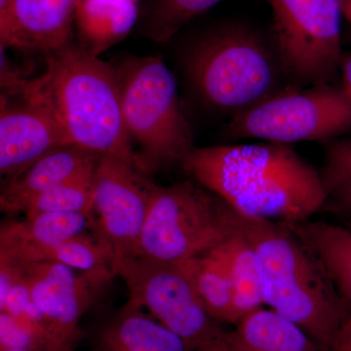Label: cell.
Segmentation results:
<instances>
[{
	"mask_svg": "<svg viewBox=\"0 0 351 351\" xmlns=\"http://www.w3.org/2000/svg\"><path fill=\"white\" fill-rule=\"evenodd\" d=\"M53 262L80 271L115 276L114 254L110 244L97 228L64 241L25 252L7 262L25 263Z\"/></svg>",
	"mask_w": 351,
	"mask_h": 351,
	"instance_id": "ffe728a7",
	"label": "cell"
},
{
	"mask_svg": "<svg viewBox=\"0 0 351 351\" xmlns=\"http://www.w3.org/2000/svg\"><path fill=\"white\" fill-rule=\"evenodd\" d=\"M43 351L32 332L5 313H0V350Z\"/></svg>",
	"mask_w": 351,
	"mask_h": 351,
	"instance_id": "484cf974",
	"label": "cell"
},
{
	"mask_svg": "<svg viewBox=\"0 0 351 351\" xmlns=\"http://www.w3.org/2000/svg\"><path fill=\"white\" fill-rule=\"evenodd\" d=\"M348 213H350V216H351V208H350V209H348Z\"/></svg>",
	"mask_w": 351,
	"mask_h": 351,
	"instance_id": "e575fe53",
	"label": "cell"
},
{
	"mask_svg": "<svg viewBox=\"0 0 351 351\" xmlns=\"http://www.w3.org/2000/svg\"><path fill=\"white\" fill-rule=\"evenodd\" d=\"M239 219L196 181L157 186L135 257L177 263L197 257L234 234Z\"/></svg>",
	"mask_w": 351,
	"mask_h": 351,
	"instance_id": "8992f818",
	"label": "cell"
},
{
	"mask_svg": "<svg viewBox=\"0 0 351 351\" xmlns=\"http://www.w3.org/2000/svg\"><path fill=\"white\" fill-rule=\"evenodd\" d=\"M0 351H31V350H8V348H1Z\"/></svg>",
	"mask_w": 351,
	"mask_h": 351,
	"instance_id": "d6a6232c",
	"label": "cell"
},
{
	"mask_svg": "<svg viewBox=\"0 0 351 351\" xmlns=\"http://www.w3.org/2000/svg\"><path fill=\"white\" fill-rule=\"evenodd\" d=\"M225 132L286 145L331 142L351 132V96L335 85L289 88L230 119Z\"/></svg>",
	"mask_w": 351,
	"mask_h": 351,
	"instance_id": "ba28073f",
	"label": "cell"
},
{
	"mask_svg": "<svg viewBox=\"0 0 351 351\" xmlns=\"http://www.w3.org/2000/svg\"><path fill=\"white\" fill-rule=\"evenodd\" d=\"M330 351H351V306Z\"/></svg>",
	"mask_w": 351,
	"mask_h": 351,
	"instance_id": "f546056e",
	"label": "cell"
},
{
	"mask_svg": "<svg viewBox=\"0 0 351 351\" xmlns=\"http://www.w3.org/2000/svg\"><path fill=\"white\" fill-rule=\"evenodd\" d=\"M32 301L29 288L18 278L9 292L5 301L0 304V313H5L13 317L21 315Z\"/></svg>",
	"mask_w": 351,
	"mask_h": 351,
	"instance_id": "83f0119b",
	"label": "cell"
},
{
	"mask_svg": "<svg viewBox=\"0 0 351 351\" xmlns=\"http://www.w3.org/2000/svg\"><path fill=\"white\" fill-rule=\"evenodd\" d=\"M193 351H243L235 345L228 336V332L221 331L212 338L203 341L201 345L196 346Z\"/></svg>",
	"mask_w": 351,
	"mask_h": 351,
	"instance_id": "f1b7e54d",
	"label": "cell"
},
{
	"mask_svg": "<svg viewBox=\"0 0 351 351\" xmlns=\"http://www.w3.org/2000/svg\"><path fill=\"white\" fill-rule=\"evenodd\" d=\"M156 186L125 159L100 156L97 161L93 215L114 254L115 276L120 263L137 255Z\"/></svg>",
	"mask_w": 351,
	"mask_h": 351,
	"instance_id": "30bf717a",
	"label": "cell"
},
{
	"mask_svg": "<svg viewBox=\"0 0 351 351\" xmlns=\"http://www.w3.org/2000/svg\"><path fill=\"white\" fill-rule=\"evenodd\" d=\"M95 228L94 215L77 213H43L22 221H6L0 228V262L77 237Z\"/></svg>",
	"mask_w": 351,
	"mask_h": 351,
	"instance_id": "2e32d148",
	"label": "cell"
},
{
	"mask_svg": "<svg viewBox=\"0 0 351 351\" xmlns=\"http://www.w3.org/2000/svg\"><path fill=\"white\" fill-rule=\"evenodd\" d=\"M234 299L235 324L263 307V278L260 258L250 240L240 230L223 244Z\"/></svg>",
	"mask_w": 351,
	"mask_h": 351,
	"instance_id": "7402d4cb",
	"label": "cell"
},
{
	"mask_svg": "<svg viewBox=\"0 0 351 351\" xmlns=\"http://www.w3.org/2000/svg\"><path fill=\"white\" fill-rule=\"evenodd\" d=\"M223 244L181 263L207 313L221 324L234 325L232 283Z\"/></svg>",
	"mask_w": 351,
	"mask_h": 351,
	"instance_id": "d6986e66",
	"label": "cell"
},
{
	"mask_svg": "<svg viewBox=\"0 0 351 351\" xmlns=\"http://www.w3.org/2000/svg\"><path fill=\"white\" fill-rule=\"evenodd\" d=\"M134 1H136V2H137V1H138V0H134Z\"/></svg>",
	"mask_w": 351,
	"mask_h": 351,
	"instance_id": "d590c367",
	"label": "cell"
},
{
	"mask_svg": "<svg viewBox=\"0 0 351 351\" xmlns=\"http://www.w3.org/2000/svg\"><path fill=\"white\" fill-rule=\"evenodd\" d=\"M93 351H193L142 307L133 302L103 325L95 339Z\"/></svg>",
	"mask_w": 351,
	"mask_h": 351,
	"instance_id": "9a60e30c",
	"label": "cell"
},
{
	"mask_svg": "<svg viewBox=\"0 0 351 351\" xmlns=\"http://www.w3.org/2000/svg\"><path fill=\"white\" fill-rule=\"evenodd\" d=\"M179 63L196 98L230 120L289 89L274 38L239 21L196 32Z\"/></svg>",
	"mask_w": 351,
	"mask_h": 351,
	"instance_id": "3957f363",
	"label": "cell"
},
{
	"mask_svg": "<svg viewBox=\"0 0 351 351\" xmlns=\"http://www.w3.org/2000/svg\"><path fill=\"white\" fill-rule=\"evenodd\" d=\"M343 8V17L351 23V0H341Z\"/></svg>",
	"mask_w": 351,
	"mask_h": 351,
	"instance_id": "1f68e13d",
	"label": "cell"
},
{
	"mask_svg": "<svg viewBox=\"0 0 351 351\" xmlns=\"http://www.w3.org/2000/svg\"><path fill=\"white\" fill-rule=\"evenodd\" d=\"M328 199L346 211L351 208V140H332L325 149L320 171Z\"/></svg>",
	"mask_w": 351,
	"mask_h": 351,
	"instance_id": "d4e9b609",
	"label": "cell"
},
{
	"mask_svg": "<svg viewBox=\"0 0 351 351\" xmlns=\"http://www.w3.org/2000/svg\"><path fill=\"white\" fill-rule=\"evenodd\" d=\"M114 69L127 133L140 147L138 170L182 165L196 147L170 69L158 56L129 57Z\"/></svg>",
	"mask_w": 351,
	"mask_h": 351,
	"instance_id": "5b68a950",
	"label": "cell"
},
{
	"mask_svg": "<svg viewBox=\"0 0 351 351\" xmlns=\"http://www.w3.org/2000/svg\"><path fill=\"white\" fill-rule=\"evenodd\" d=\"M288 88L334 85L341 55V0H270Z\"/></svg>",
	"mask_w": 351,
	"mask_h": 351,
	"instance_id": "52a82bcc",
	"label": "cell"
},
{
	"mask_svg": "<svg viewBox=\"0 0 351 351\" xmlns=\"http://www.w3.org/2000/svg\"><path fill=\"white\" fill-rule=\"evenodd\" d=\"M99 157L100 154L75 145L54 149L24 172L8 179L2 186L0 209L9 215L24 213L32 200L93 167Z\"/></svg>",
	"mask_w": 351,
	"mask_h": 351,
	"instance_id": "5bb4252c",
	"label": "cell"
},
{
	"mask_svg": "<svg viewBox=\"0 0 351 351\" xmlns=\"http://www.w3.org/2000/svg\"><path fill=\"white\" fill-rule=\"evenodd\" d=\"M289 226L319 258L339 294L351 306L350 228L309 219Z\"/></svg>",
	"mask_w": 351,
	"mask_h": 351,
	"instance_id": "44dd1931",
	"label": "cell"
},
{
	"mask_svg": "<svg viewBox=\"0 0 351 351\" xmlns=\"http://www.w3.org/2000/svg\"><path fill=\"white\" fill-rule=\"evenodd\" d=\"M12 106L1 96L0 110V174H21L46 154L73 145L54 113L38 104L23 100Z\"/></svg>",
	"mask_w": 351,
	"mask_h": 351,
	"instance_id": "7c38bea8",
	"label": "cell"
},
{
	"mask_svg": "<svg viewBox=\"0 0 351 351\" xmlns=\"http://www.w3.org/2000/svg\"><path fill=\"white\" fill-rule=\"evenodd\" d=\"M45 56V71L31 78L21 98L54 113L73 145L138 168L115 69L73 41Z\"/></svg>",
	"mask_w": 351,
	"mask_h": 351,
	"instance_id": "7a4b0ae2",
	"label": "cell"
},
{
	"mask_svg": "<svg viewBox=\"0 0 351 351\" xmlns=\"http://www.w3.org/2000/svg\"><path fill=\"white\" fill-rule=\"evenodd\" d=\"M82 0H0V46L44 54L73 41Z\"/></svg>",
	"mask_w": 351,
	"mask_h": 351,
	"instance_id": "4fadbf2b",
	"label": "cell"
},
{
	"mask_svg": "<svg viewBox=\"0 0 351 351\" xmlns=\"http://www.w3.org/2000/svg\"><path fill=\"white\" fill-rule=\"evenodd\" d=\"M8 263L29 288L40 309L58 351L75 338L78 324L113 276L80 271L59 263Z\"/></svg>",
	"mask_w": 351,
	"mask_h": 351,
	"instance_id": "8fae6325",
	"label": "cell"
},
{
	"mask_svg": "<svg viewBox=\"0 0 351 351\" xmlns=\"http://www.w3.org/2000/svg\"><path fill=\"white\" fill-rule=\"evenodd\" d=\"M117 276L128 288L129 302L147 309L193 350L223 331L207 313L181 263L132 257L120 263Z\"/></svg>",
	"mask_w": 351,
	"mask_h": 351,
	"instance_id": "9c48e42d",
	"label": "cell"
},
{
	"mask_svg": "<svg viewBox=\"0 0 351 351\" xmlns=\"http://www.w3.org/2000/svg\"><path fill=\"white\" fill-rule=\"evenodd\" d=\"M182 167L246 218L302 223L328 200L320 172L290 145L195 147Z\"/></svg>",
	"mask_w": 351,
	"mask_h": 351,
	"instance_id": "6da1fadb",
	"label": "cell"
},
{
	"mask_svg": "<svg viewBox=\"0 0 351 351\" xmlns=\"http://www.w3.org/2000/svg\"><path fill=\"white\" fill-rule=\"evenodd\" d=\"M239 223L260 258L263 304L331 350L350 304L319 258L287 223L241 215Z\"/></svg>",
	"mask_w": 351,
	"mask_h": 351,
	"instance_id": "277c9868",
	"label": "cell"
},
{
	"mask_svg": "<svg viewBox=\"0 0 351 351\" xmlns=\"http://www.w3.org/2000/svg\"><path fill=\"white\" fill-rule=\"evenodd\" d=\"M138 17L140 10L134 0H82L75 17L78 44L98 56L125 38Z\"/></svg>",
	"mask_w": 351,
	"mask_h": 351,
	"instance_id": "e0dca14e",
	"label": "cell"
},
{
	"mask_svg": "<svg viewBox=\"0 0 351 351\" xmlns=\"http://www.w3.org/2000/svg\"><path fill=\"white\" fill-rule=\"evenodd\" d=\"M95 168L96 165L32 200L25 210V218L43 213L93 215Z\"/></svg>",
	"mask_w": 351,
	"mask_h": 351,
	"instance_id": "cb8c5ba5",
	"label": "cell"
},
{
	"mask_svg": "<svg viewBox=\"0 0 351 351\" xmlns=\"http://www.w3.org/2000/svg\"><path fill=\"white\" fill-rule=\"evenodd\" d=\"M223 0H147L140 10V31L156 43H167L184 25ZM269 2L270 0H262Z\"/></svg>",
	"mask_w": 351,
	"mask_h": 351,
	"instance_id": "603a6c76",
	"label": "cell"
},
{
	"mask_svg": "<svg viewBox=\"0 0 351 351\" xmlns=\"http://www.w3.org/2000/svg\"><path fill=\"white\" fill-rule=\"evenodd\" d=\"M63 351H75L73 348H71V346H68V348H64Z\"/></svg>",
	"mask_w": 351,
	"mask_h": 351,
	"instance_id": "836d02e7",
	"label": "cell"
},
{
	"mask_svg": "<svg viewBox=\"0 0 351 351\" xmlns=\"http://www.w3.org/2000/svg\"><path fill=\"white\" fill-rule=\"evenodd\" d=\"M1 53V71H0V84H1L2 96L13 97L21 96L31 78L27 77L22 69L16 66L8 59L5 53V48L0 46Z\"/></svg>",
	"mask_w": 351,
	"mask_h": 351,
	"instance_id": "4316f807",
	"label": "cell"
},
{
	"mask_svg": "<svg viewBox=\"0 0 351 351\" xmlns=\"http://www.w3.org/2000/svg\"><path fill=\"white\" fill-rule=\"evenodd\" d=\"M339 75L341 76V88L351 96V52H343L339 61Z\"/></svg>",
	"mask_w": 351,
	"mask_h": 351,
	"instance_id": "4dcf8cb0",
	"label": "cell"
},
{
	"mask_svg": "<svg viewBox=\"0 0 351 351\" xmlns=\"http://www.w3.org/2000/svg\"><path fill=\"white\" fill-rule=\"evenodd\" d=\"M234 326L228 336L243 351H318L306 332L270 308L261 307Z\"/></svg>",
	"mask_w": 351,
	"mask_h": 351,
	"instance_id": "ac0fdd59",
	"label": "cell"
}]
</instances>
